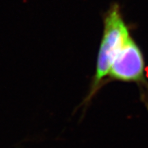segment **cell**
Returning <instances> with one entry per match:
<instances>
[{
  "mask_svg": "<svg viewBox=\"0 0 148 148\" xmlns=\"http://www.w3.org/2000/svg\"><path fill=\"white\" fill-rule=\"evenodd\" d=\"M103 33L95 63V73L84 102L90 101L105 85L107 75L122 46L132 36L130 27L122 13L121 7L113 3L103 15Z\"/></svg>",
  "mask_w": 148,
  "mask_h": 148,
  "instance_id": "1",
  "label": "cell"
},
{
  "mask_svg": "<svg viewBox=\"0 0 148 148\" xmlns=\"http://www.w3.org/2000/svg\"><path fill=\"white\" fill-rule=\"evenodd\" d=\"M110 82H133L138 85L141 96L148 107V80L143 50L132 36L122 46L107 75L105 84Z\"/></svg>",
  "mask_w": 148,
  "mask_h": 148,
  "instance_id": "2",
  "label": "cell"
}]
</instances>
